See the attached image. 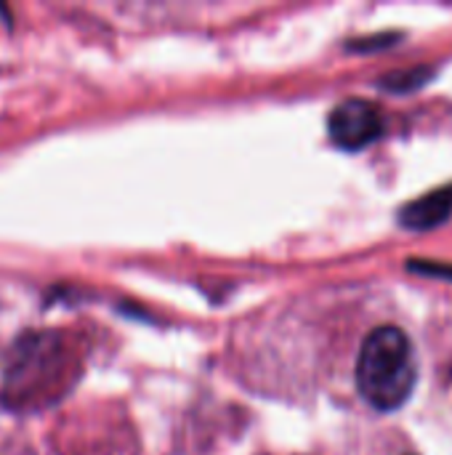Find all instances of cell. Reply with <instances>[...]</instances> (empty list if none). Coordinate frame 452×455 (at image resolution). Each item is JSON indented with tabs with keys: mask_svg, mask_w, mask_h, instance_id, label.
<instances>
[{
	"mask_svg": "<svg viewBox=\"0 0 452 455\" xmlns=\"http://www.w3.org/2000/svg\"><path fill=\"white\" fill-rule=\"evenodd\" d=\"M432 77H434V69H432V67L416 64V67H410V69H400V72H392V75L381 77V88L394 91V93H408V91H418V88L426 85Z\"/></svg>",
	"mask_w": 452,
	"mask_h": 455,
	"instance_id": "5b68a950",
	"label": "cell"
},
{
	"mask_svg": "<svg viewBox=\"0 0 452 455\" xmlns=\"http://www.w3.org/2000/svg\"><path fill=\"white\" fill-rule=\"evenodd\" d=\"M397 40V35H376V37H362V40H352L349 48L352 51H376V48H386Z\"/></svg>",
	"mask_w": 452,
	"mask_h": 455,
	"instance_id": "52a82bcc",
	"label": "cell"
},
{
	"mask_svg": "<svg viewBox=\"0 0 452 455\" xmlns=\"http://www.w3.org/2000/svg\"><path fill=\"white\" fill-rule=\"evenodd\" d=\"M410 272L418 275H429V277H440V280H450L452 283V267L450 264H434V261H410L408 264Z\"/></svg>",
	"mask_w": 452,
	"mask_h": 455,
	"instance_id": "8992f818",
	"label": "cell"
},
{
	"mask_svg": "<svg viewBox=\"0 0 452 455\" xmlns=\"http://www.w3.org/2000/svg\"><path fill=\"white\" fill-rule=\"evenodd\" d=\"M80 379V360L59 331H27L13 339L0 384V403L13 413H35L61 403Z\"/></svg>",
	"mask_w": 452,
	"mask_h": 455,
	"instance_id": "6da1fadb",
	"label": "cell"
},
{
	"mask_svg": "<svg viewBox=\"0 0 452 455\" xmlns=\"http://www.w3.org/2000/svg\"><path fill=\"white\" fill-rule=\"evenodd\" d=\"M416 379L418 365L410 339L394 325L376 328L365 339L357 360L360 395L376 411H397L410 400Z\"/></svg>",
	"mask_w": 452,
	"mask_h": 455,
	"instance_id": "7a4b0ae2",
	"label": "cell"
},
{
	"mask_svg": "<svg viewBox=\"0 0 452 455\" xmlns=\"http://www.w3.org/2000/svg\"><path fill=\"white\" fill-rule=\"evenodd\" d=\"M452 216V184H445L434 192H426L416 197L413 203L402 205L400 224L413 232H426L434 227H442Z\"/></svg>",
	"mask_w": 452,
	"mask_h": 455,
	"instance_id": "277c9868",
	"label": "cell"
},
{
	"mask_svg": "<svg viewBox=\"0 0 452 455\" xmlns=\"http://www.w3.org/2000/svg\"><path fill=\"white\" fill-rule=\"evenodd\" d=\"M328 131L336 147L346 152H360L384 136V117L376 104L362 99H346L330 112Z\"/></svg>",
	"mask_w": 452,
	"mask_h": 455,
	"instance_id": "3957f363",
	"label": "cell"
}]
</instances>
